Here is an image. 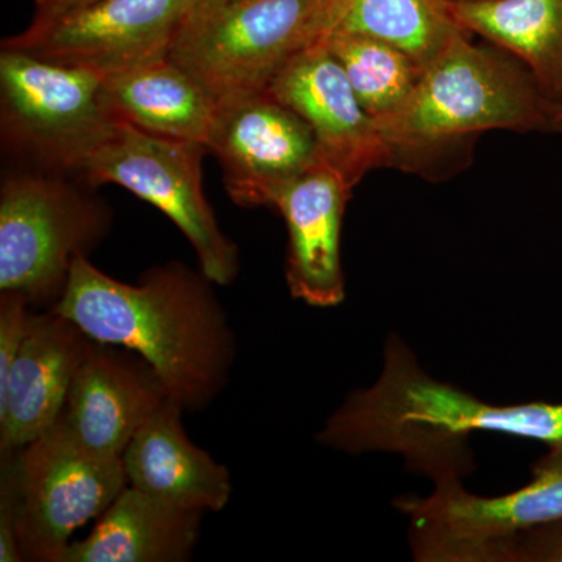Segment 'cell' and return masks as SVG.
<instances>
[{"instance_id":"1","label":"cell","mask_w":562,"mask_h":562,"mask_svg":"<svg viewBox=\"0 0 562 562\" xmlns=\"http://www.w3.org/2000/svg\"><path fill=\"white\" fill-rule=\"evenodd\" d=\"M213 281L172 261L124 283L87 255L72 262L68 284L50 306L94 341L135 351L160 376L183 412L209 408L231 383L236 336Z\"/></svg>"},{"instance_id":"2","label":"cell","mask_w":562,"mask_h":562,"mask_svg":"<svg viewBox=\"0 0 562 562\" xmlns=\"http://www.w3.org/2000/svg\"><path fill=\"white\" fill-rule=\"evenodd\" d=\"M502 432L553 446L562 442V403L492 405L420 368L409 347L391 335L379 380L351 392L317 432L321 446L349 454L397 453L409 471L432 483L473 471L469 438Z\"/></svg>"},{"instance_id":"3","label":"cell","mask_w":562,"mask_h":562,"mask_svg":"<svg viewBox=\"0 0 562 562\" xmlns=\"http://www.w3.org/2000/svg\"><path fill=\"white\" fill-rule=\"evenodd\" d=\"M390 165L487 131H552L553 106L516 58L479 46L464 32L420 70L406 101L376 121Z\"/></svg>"},{"instance_id":"4","label":"cell","mask_w":562,"mask_h":562,"mask_svg":"<svg viewBox=\"0 0 562 562\" xmlns=\"http://www.w3.org/2000/svg\"><path fill=\"white\" fill-rule=\"evenodd\" d=\"M331 0H233L187 16L168 57L217 103L268 90L284 66L321 40Z\"/></svg>"},{"instance_id":"5","label":"cell","mask_w":562,"mask_h":562,"mask_svg":"<svg viewBox=\"0 0 562 562\" xmlns=\"http://www.w3.org/2000/svg\"><path fill=\"white\" fill-rule=\"evenodd\" d=\"M109 206L68 176L29 168L0 190V291L31 303L61 297L72 262L109 235Z\"/></svg>"},{"instance_id":"6","label":"cell","mask_w":562,"mask_h":562,"mask_svg":"<svg viewBox=\"0 0 562 562\" xmlns=\"http://www.w3.org/2000/svg\"><path fill=\"white\" fill-rule=\"evenodd\" d=\"M0 472L13 490L22 553L33 562H61L70 536L128 486L122 457L81 446L61 416L18 452L2 454Z\"/></svg>"},{"instance_id":"7","label":"cell","mask_w":562,"mask_h":562,"mask_svg":"<svg viewBox=\"0 0 562 562\" xmlns=\"http://www.w3.org/2000/svg\"><path fill=\"white\" fill-rule=\"evenodd\" d=\"M103 77L95 70L2 49L3 143L32 161L29 168L76 176L117 122L103 102Z\"/></svg>"},{"instance_id":"8","label":"cell","mask_w":562,"mask_h":562,"mask_svg":"<svg viewBox=\"0 0 562 562\" xmlns=\"http://www.w3.org/2000/svg\"><path fill=\"white\" fill-rule=\"evenodd\" d=\"M201 143L165 138L116 122L74 179L88 187L114 183L149 202L190 241L202 272L228 286L239 272L238 247L221 231L202 188Z\"/></svg>"},{"instance_id":"9","label":"cell","mask_w":562,"mask_h":562,"mask_svg":"<svg viewBox=\"0 0 562 562\" xmlns=\"http://www.w3.org/2000/svg\"><path fill=\"white\" fill-rule=\"evenodd\" d=\"M419 562H494L513 536L562 519V442L532 465L530 483L501 497L469 494L462 479L435 483L428 497H401Z\"/></svg>"},{"instance_id":"10","label":"cell","mask_w":562,"mask_h":562,"mask_svg":"<svg viewBox=\"0 0 562 562\" xmlns=\"http://www.w3.org/2000/svg\"><path fill=\"white\" fill-rule=\"evenodd\" d=\"M191 0H99L50 20H33L2 49L102 76L166 57Z\"/></svg>"},{"instance_id":"11","label":"cell","mask_w":562,"mask_h":562,"mask_svg":"<svg viewBox=\"0 0 562 562\" xmlns=\"http://www.w3.org/2000/svg\"><path fill=\"white\" fill-rule=\"evenodd\" d=\"M206 149L247 209L271 206L281 188L324 166L310 125L269 88L221 102Z\"/></svg>"},{"instance_id":"12","label":"cell","mask_w":562,"mask_h":562,"mask_svg":"<svg viewBox=\"0 0 562 562\" xmlns=\"http://www.w3.org/2000/svg\"><path fill=\"white\" fill-rule=\"evenodd\" d=\"M269 90L312 128L322 165L353 190L373 168L390 165L375 121L362 109L341 63L321 40L292 58Z\"/></svg>"},{"instance_id":"13","label":"cell","mask_w":562,"mask_h":562,"mask_svg":"<svg viewBox=\"0 0 562 562\" xmlns=\"http://www.w3.org/2000/svg\"><path fill=\"white\" fill-rule=\"evenodd\" d=\"M169 401L160 376L144 358L91 339L61 419L81 446L122 457L133 436Z\"/></svg>"},{"instance_id":"14","label":"cell","mask_w":562,"mask_h":562,"mask_svg":"<svg viewBox=\"0 0 562 562\" xmlns=\"http://www.w3.org/2000/svg\"><path fill=\"white\" fill-rule=\"evenodd\" d=\"M90 342L54 310L32 314L20 355L0 386V454L18 452L60 419Z\"/></svg>"},{"instance_id":"15","label":"cell","mask_w":562,"mask_h":562,"mask_svg":"<svg viewBox=\"0 0 562 562\" xmlns=\"http://www.w3.org/2000/svg\"><path fill=\"white\" fill-rule=\"evenodd\" d=\"M350 192L338 173L319 166L281 188L272 201L288 228V288L314 308H333L346 299L341 227Z\"/></svg>"},{"instance_id":"16","label":"cell","mask_w":562,"mask_h":562,"mask_svg":"<svg viewBox=\"0 0 562 562\" xmlns=\"http://www.w3.org/2000/svg\"><path fill=\"white\" fill-rule=\"evenodd\" d=\"M183 413L169 401L133 436L122 453L128 484L176 508L220 513L232 498L231 472L188 438Z\"/></svg>"},{"instance_id":"17","label":"cell","mask_w":562,"mask_h":562,"mask_svg":"<svg viewBox=\"0 0 562 562\" xmlns=\"http://www.w3.org/2000/svg\"><path fill=\"white\" fill-rule=\"evenodd\" d=\"M102 95L114 121L205 147L220 110L203 85L168 55L103 77Z\"/></svg>"},{"instance_id":"18","label":"cell","mask_w":562,"mask_h":562,"mask_svg":"<svg viewBox=\"0 0 562 562\" xmlns=\"http://www.w3.org/2000/svg\"><path fill=\"white\" fill-rule=\"evenodd\" d=\"M203 514L127 486L87 538L70 542L61 562L188 561L201 536Z\"/></svg>"},{"instance_id":"19","label":"cell","mask_w":562,"mask_h":562,"mask_svg":"<svg viewBox=\"0 0 562 562\" xmlns=\"http://www.w3.org/2000/svg\"><path fill=\"white\" fill-rule=\"evenodd\" d=\"M471 35L509 52L554 110L562 103V0H491L449 5Z\"/></svg>"},{"instance_id":"20","label":"cell","mask_w":562,"mask_h":562,"mask_svg":"<svg viewBox=\"0 0 562 562\" xmlns=\"http://www.w3.org/2000/svg\"><path fill=\"white\" fill-rule=\"evenodd\" d=\"M464 32L446 0H331L324 35L383 41L424 69Z\"/></svg>"},{"instance_id":"21","label":"cell","mask_w":562,"mask_h":562,"mask_svg":"<svg viewBox=\"0 0 562 562\" xmlns=\"http://www.w3.org/2000/svg\"><path fill=\"white\" fill-rule=\"evenodd\" d=\"M321 41L341 63L362 109L375 122L397 110L419 80V66L383 41L349 33H328Z\"/></svg>"},{"instance_id":"22","label":"cell","mask_w":562,"mask_h":562,"mask_svg":"<svg viewBox=\"0 0 562 562\" xmlns=\"http://www.w3.org/2000/svg\"><path fill=\"white\" fill-rule=\"evenodd\" d=\"M32 303L14 291H0V386L9 379L31 327Z\"/></svg>"},{"instance_id":"23","label":"cell","mask_w":562,"mask_h":562,"mask_svg":"<svg viewBox=\"0 0 562 562\" xmlns=\"http://www.w3.org/2000/svg\"><path fill=\"white\" fill-rule=\"evenodd\" d=\"M494 562H562V519L513 536Z\"/></svg>"},{"instance_id":"24","label":"cell","mask_w":562,"mask_h":562,"mask_svg":"<svg viewBox=\"0 0 562 562\" xmlns=\"http://www.w3.org/2000/svg\"><path fill=\"white\" fill-rule=\"evenodd\" d=\"M25 561L16 531L13 490L9 476L0 472V562Z\"/></svg>"},{"instance_id":"25","label":"cell","mask_w":562,"mask_h":562,"mask_svg":"<svg viewBox=\"0 0 562 562\" xmlns=\"http://www.w3.org/2000/svg\"><path fill=\"white\" fill-rule=\"evenodd\" d=\"M95 2L99 0H35L36 11L33 20H50Z\"/></svg>"},{"instance_id":"26","label":"cell","mask_w":562,"mask_h":562,"mask_svg":"<svg viewBox=\"0 0 562 562\" xmlns=\"http://www.w3.org/2000/svg\"><path fill=\"white\" fill-rule=\"evenodd\" d=\"M231 2H233V0H191L190 13H188V16H192V14L206 13V11L220 9V7L227 5V3Z\"/></svg>"},{"instance_id":"27","label":"cell","mask_w":562,"mask_h":562,"mask_svg":"<svg viewBox=\"0 0 562 562\" xmlns=\"http://www.w3.org/2000/svg\"><path fill=\"white\" fill-rule=\"evenodd\" d=\"M552 131L562 133V103L557 110H554Z\"/></svg>"},{"instance_id":"28","label":"cell","mask_w":562,"mask_h":562,"mask_svg":"<svg viewBox=\"0 0 562 562\" xmlns=\"http://www.w3.org/2000/svg\"><path fill=\"white\" fill-rule=\"evenodd\" d=\"M449 5H473V3L491 2V0H446Z\"/></svg>"}]
</instances>
